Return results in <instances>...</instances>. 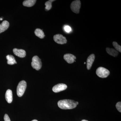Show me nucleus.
<instances>
[{"mask_svg": "<svg viewBox=\"0 0 121 121\" xmlns=\"http://www.w3.org/2000/svg\"><path fill=\"white\" fill-rule=\"evenodd\" d=\"M55 0H49L45 2V9L47 11L50 10L52 8V2Z\"/></svg>", "mask_w": 121, "mask_h": 121, "instance_id": "f3484780", "label": "nucleus"}, {"mask_svg": "<svg viewBox=\"0 0 121 121\" xmlns=\"http://www.w3.org/2000/svg\"><path fill=\"white\" fill-rule=\"evenodd\" d=\"M9 23L7 21H3L0 24V33L7 30L9 27Z\"/></svg>", "mask_w": 121, "mask_h": 121, "instance_id": "9b49d317", "label": "nucleus"}, {"mask_svg": "<svg viewBox=\"0 0 121 121\" xmlns=\"http://www.w3.org/2000/svg\"><path fill=\"white\" fill-rule=\"evenodd\" d=\"M76 105H78V102H76Z\"/></svg>", "mask_w": 121, "mask_h": 121, "instance_id": "4be33fe9", "label": "nucleus"}, {"mask_svg": "<svg viewBox=\"0 0 121 121\" xmlns=\"http://www.w3.org/2000/svg\"><path fill=\"white\" fill-rule=\"evenodd\" d=\"M5 99L9 103H11L13 101L12 91L11 90H7L5 95Z\"/></svg>", "mask_w": 121, "mask_h": 121, "instance_id": "f8f14e48", "label": "nucleus"}, {"mask_svg": "<svg viewBox=\"0 0 121 121\" xmlns=\"http://www.w3.org/2000/svg\"><path fill=\"white\" fill-rule=\"evenodd\" d=\"M86 64V62H84V64Z\"/></svg>", "mask_w": 121, "mask_h": 121, "instance_id": "a878e982", "label": "nucleus"}, {"mask_svg": "<svg viewBox=\"0 0 121 121\" xmlns=\"http://www.w3.org/2000/svg\"><path fill=\"white\" fill-rule=\"evenodd\" d=\"M54 40L56 43L59 44H63L67 43V40L66 37L60 34L55 35L54 36Z\"/></svg>", "mask_w": 121, "mask_h": 121, "instance_id": "423d86ee", "label": "nucleus"}, {"mask_svg": "<svg viewBox=\"0 0 121 121\" xmlns=\"http://www.w3.org/2000/svg\"><path fill=\"white\" fill-rule=\"evenodd\" d=\"M13 53L15 55L20 58H23L26 56V52L25 50L22 49H18L17 48H14L13 50Z\"/></svg>", "mask_w": 121, "mask_h": 121, "instance_id": "1a4fd4ad", "label": "nucleus"}, {"mask_svg": "<svg viewBox=\"0 0 121 121\" xmlns=\"http://www.w3.org/2000/svg\"><path fill=\"white\" fill-rule=\"evenodd\" d=\"M106 51L111 56H112L114 57L117 56L118 54V52L117 50H115L113 48H106Z\"/></svg>", "mask_w": 121, "mask_h": 121, "instance_id": "ddd939ff", "label": "nucleus"}, {"mask_svg": "<svg viewBox=\"0 0 121 121\" xmlns=\"http://www.w3.org/2000/svg\"><path fill=\"white\" fill-rule=\"evenodd\" d=\"M82 121H87V120H82Z\"/></svg>", "mask_w": 121, "mask_h": 121, "instance_id": "393cba45", "label": "nucleus"}, {"mask_svg": "<svg viewBox=\"0 0 121 121\" xmlns=\"http://www.w3.org/2000/svg\"><path fill=\"white\" fill-rule=\"evenodd\" d=\"M6 58L8 60L7 63L9 65H13L17 63V62H16L15 57L13 56L8 55L6 56Z\"/></svg>", "mask_w": 121, "mask_h": 121, "instance_id": "4468645a", "label": "nucleus"}, {"mask_svg": "<svg viewBox=\"0 0 121 121\" xmlns=\"http://www.w3.org/2000/svg\"><path fill=\"white\" fill-rule=\"evenodd\" d=\"M96 74L100 78H105L108 77L110 73L108 69L103 67H99L96 70Z\"/></svg>", "mask_w": 121, "mask_h": 121, "instance_id": "7ed1b4c3", "label": "nucleus"}, {"mask_svg": "<svg viewBox=\"0 0 121 121\" xmlns=\"http://www.w3.org/2000/svg\"><path fill=\"white\" fill-rule=\"evenodd\" d=\"M116 108L119 112H121V102L117 103L116 105Z\"/></svg>", "mask_w": 121, "mask_h": 121, "instance_id": "aec40b11", "label": "nucleus"}, {"mask_svg": "<svg viewBox=\"0 0 121 121\" xmlns=\"http://www.w3.org/2000/svg\"><path fill=\"white\" fill-rule=\"evenodd\" d=\"M64 30L67 33L70 32L71 31V28L68 25H66L64 27Z\"/></svg>", "mask_w": 121, "mask_h": 121, "instance_id": "6ab92c4d", "label": "nucleus"}, {"mask_svg": "<svg viewBox=\"0 0 121 121\" xmlns=\"http://www.w3.org/2000/svg\"><path fill=\"white\" fill-rule=\"evenodd\" d=\"M67 87V86L66 84L64 83H59L54 86L52 87V90L55 93H58L65 90Z\"/></svg>", "mask_w": 121, "mask_h": 121, "instance_id": "0eeeda50", "label": "nucleus"}, {"mask_svg": "<svg viewBox=\"0 0 121 121\" xmlns=\"http://www.w3.org/2000/svg\"><path fill=\"white\" fill-rule=\"evenodd\" d=\"M4 121H11L10 118L9 117L8 114H5L4 117Z\"/></svg>", "mask_w": 121, "mask_h": 121, "instance_id": "412c9836", "label": "nucleus"}, {"mask_svg": "<svg viewBox=\"0 0 121 121\" xmlns=\"http://www.w3.org/2000/svg\"><path fill=\"white\" fill-rule=\"evenodd\" d=\"M81 7V2L79 0H76L72 2L70 8L72 11L74 13H78Z\"/></svg>", "mask_w": 121, "mask_h": 121, "instance_id": "39448f33", "label": "nucleus"}, {"mask_svg": "<svg viewBox=\"0 0 121 121\" xmlns=\"http://www.w3.org/2000/svg\"><path fill=\"white\" fill-rule=\"evenodd\" d=\"M36 1V0H26L24 1L23 4L24 6L25 7H32L35 4Z\"/></svg>", "mask_w": 121, "mask_h": 121, "instance_id": "2eb2a0df", "label": "nucleus"}, {"mask_svg": "<svg viewBox=\"0 0 121 121\" xmlns=\"http://www.w3.org/2000/svg\"><path fill=\"white\" fill-rule=\"evenodd\" d=\"M59 107L62 109H71L75 108L77 106L76 102L71 99H63L58 103Z\"/></svg>", "mask_w": 121, "mask_h": 121, "instance_id": "f257e3e1", "label": "nucleus"}, {"mask_svg": "<svg viewBox=\"0 0 121 121\" xmlns=\"http://www.w3.org/2000/svg\"><path fill=\"white\" fill-rule=\"evenodd\" d=\"M64 59L68 63L72 64L74 62L76 57L72 54H67L64 55Z\"/></svg>", "mask_w": 121, "mask_h": 121, "instance_id": "6e6552de", "label": "nucleus"}, {"mask_svg": "<svg viewBox=\"0 0 121 121\" xmlns=\"http://www.w3.org/2000/svg\"><path fill=\"white\" fill-rule=\"evenodd\" d=\"M35 34L36 36L40 39H43L45 36L43 31L40 29H36L35 31Z\"/></svg>", "mask_w": 121, "mask_h": 121, "instance_id": "dca6fc26", "label": "nucleus"}, {"mask_svg": "<svg viewBox=\"0 0 121 121\" xmlns=\"http://www.w3.org/2000/svg\"><path fill=\"white\" fill-rule=\"evenodd\" d=\"M113 45L114 47L116 49V50L118 52H121V45H119L118 44L117 42L115 41H114L113 42Z\"/></svg>", "mask_w": 121, "mask_h": 121, "instance_id": "a211bd4d", "label": "nucleus"}, {"mask_svg": "<svg viewBox=\"0 0 121 121\" xmlns=\"http://www.w3.org/2000/svg\"><path fill=\"white\" fill-rule=\"evenodd\" d=\"M95 59L94 54H92L89 56L87 59V68L88 70H90L92 66L93 63Z\"/></svg>", "mask_w": 121, "mask_h": 121, "instance_id": "9d476101", "label": "nucleus"}, {"mask_svg": "<svg viewBox=\"0 0 121 121\" xmlns=\"http://www.w3.org/2000/svg\"><path fill=\"white\" fill-rule=\"evenodd\" d=\"M26 86L27 83L24 80H22L19 83L17 89V93L18 97H21L23 95L26 90Z\"/></svg>", "mask_w": 121, "mask_h": 121, "instance_id": "f03ea898", "label": "nucleus"}, {"mask_svg": "<svg viewBox=\"0 0 121 121\" xmlns=\"http://www.w3.org/2000/svg\"><path fill=\"white\" fill-rule=\"evenodd\" d=\"M2 20H3V19H2V18H1V17L0 18V20L1 21Z\"/></svg>", "mask_w": 121, "mask_h": 121, "instance_id": "5701e85b", "label": "nucleus"}, {"mask_svg": "<svg viewBox=\"0 0 121 121\" xmlns=\"http://www.w3.org/2000/svg\"><path fill=\"white\" fill-rule=\"evenodd\" d=\"M32 121H38L37 120H36V119H35V120H32Z\"/></svg>", "mask_w": 121, "mask_h": 121, "instance_id": "b1692460", "label": "nucleus"}, {"mask_svg": "<svg viewBox=\"0 0 121 121\" xmlns=\"http://www.w3.org/2000/svg\"><path fill=\"white\" fill-rule=\"evenodd\" d=\"M31 66L34 69L36 70H39L41 69L42 67V62L39 56H35L33 57Z\"/></svg>", "mask_w": 121, "mask_h": 121, "instance_id": "20e7f679", "label": "nucleus"}]
</instances>
